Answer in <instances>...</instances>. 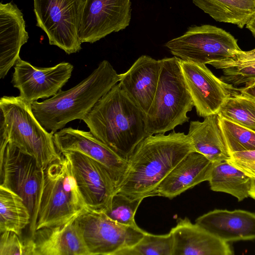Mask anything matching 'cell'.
<instances>
[{
	"mask_svg": "<svg viewBox=\"0 0 255 255\" xmlns=\"http://www.w3.org/2000/svg\"><path fill=\"white\" fill-rule=\"evenodd\" d=\"M227 161L252 178H255V150L231 154Z\"/></svg>",
	"mask_w": 255,
	"mask_h": 255,
	"instance_id": "obj_33",
	"label": "cell"
},
{
	"mask_svg": "<svg viewBox=\"0 0 255 255\" xmlns=\"http://www.w3.org/2000/svg\"><path fill=\"white\" fill-rule=\"evenodd\" d=\"M142 200V199H131L121 193H116L109 206L103 212L119 224L137 227L134 216Z\"/></svg>",
	"mask_w": 255,
	"mask_h": 255,
	"instance_id": "obj_29",
	"label": "cell"
},
{
	"mask_svg": "<svg viewBox=\"0 0 255 255\" xmlns=\"http://www.w3.org/2000/svg\"><path fill=\"white\" fill-rule=\"evenodd\" d=\"M145 115L119 83L95 105L83 119L90 131L128 162L146 136Z\"/></svg>",
	"mask_w": 255,
	"mask_h": 255,
	"instance_id": "obj_2",
	"label": "cell"
},
{
	"mask_svg": "<svg viewBox=\"0 0 255 255\" xmlns=\"http://www.w3.org/2000/svg\"><path fill=\"white\" fill-rule=\"evenodd\" d=\"M31 216L22 199L10 189L0 186V233L8 231L20 236L30 224Z\"/></svg>",
	"mask_w": 255,
	"mask_h": 255,
	"instance_id": "obj_25",
	"label": "cell"
},
{
	"mask_svg": "<svg viewBox=\"0 0 255 255\" xmlns=\"http://www.w3.org/2000/svg\"><path fill=\"white\" fill-rule=\"evenodd\" d=\"M220 124L231 154L255 150V131L221 118Z\"/></svg>",
	"mask_w": 255,
	"mask_h": 255,
	"instance_id": "obj_28",
	"label": "cell"
},
{
	"mask_svg": "<svg viewBox=\"0 0 255 255\" xmlns=\"http://www.w3.org/2000/svg\"><path fill=\"white\" fill-rule=\"evenodd\" d=\"M203 122L191 121L188 136L194 150L213 163L228 160L231 153L220 124L218 114L204 118Z\"/></svg>",
	"mask_w": 255,
	"mask_h": 255,
	"instance_id": "obj_22",
	"label": "cell"
},
{
	"mask_svg": "<svg viewBox=\"0 0 255 255\" xmlns=\"http://www.w3.org/2000/svg\"><path fill=\"white\" fill-rule=\"evenodd\" d=\"M208 181L212 191L229 194L239 201L250 197L252 178L227 161L213 163Z\"/></svg>",
	"mask_w": 255,
	"mask_h": 255,
	"instance_id": "obj_24",
	"label": "cell"
},
{
	"mask_svg": "<svg viewBox=\"0 0 255 255\" xmlns=\"http://www.w3.org/2000/svg\"><path fill=\"white\" fill-rule=\"evenodd\" d=\"M120 79L111 64L104 60L87 78L74 87L60 90L51 98L31 103L32 111L48 131L55 133L75 120L86 117L97 102Z\"/></svg>",
	"mask_w": 255,
	"mask_h": 255,
	"instance_id": "obj_3",
	"label": "cell"
},
{
	"mask_svg": "<svg viewBox=\"0 0 255 255\" xmlns=\"http://www.w3.org/2000/svg\"><path fill=\"white\" fill-rule=\"evenodd\" d=\"M224 76L220 79L232 86L246 83V86L255 81V65L233 67L223 70Z\"/></svg>",
	"mask_w": 255,
	"mask_h": 255,
	"instance_id": "obj_32",
	"label": "cell"
},
{
	"mask_svg": "<svg viewBox=\"0 0 255 255\" xmlns=\"http://www.w3.org/2000/svg\"><path fill=\"white\" fill-rule=\"evenodd\" d=\"M246 27L249 29L255 37V15L247 24Z\"/></svg>",
	"mask_w": 255,
	"mask_h": 255,
	"instance_id": "obj_35",
	"label": "cell"
},
{
	"mask_svg": "<svg viewBox=\"0 0 255 255\" xmlns=\"http://www.w3.org/2000/svg\"><path fill=\"white\" fill-rule=\"evenodd\" d=\"M165 46L182 60L204 65L225 59L241 50L229 32L209 24L192 26Z\"/></svg>",
	"mask_w": 255,
	"mask_h": 255,
	"instance_id": "obj_7",
	"label": "cell"
},
{
	"mask_svg": "<svg viewBox=\"0 0 255 255\" xmlns=\"http://www.w3.org/2000/svg\"><path fill=\"white\" fill-rule=\"evenodd\" d=\"M75 220L36 230L31 235L36 255H89Z\"/></svg>",
	"mask_w": 255,
	"mask_h": 255,
	"instance_id": "obj_21",
	"label": "cell"
},
{
	"mask_svg": "<svg viewBox=\"0 0 255 255\" xmlns=\"http://www.w3.org/2000/svg\"><path fill=\"white\" fill-rule=\"evenodd\" d=\"M23 14L11 3H0V78H4L19 59L21 46L27 42Z\"/></svg>",
	"mask_w": 255,
	"mask_h": 255,
	"instance_id": "obj_20",
	"label": "cell"
},
{
	"mask_svg": "<svg viewBox=\"0 0 255 255\" xmlns=\"http://www.w3.org/2000/svg\"><path fill=\"white\" fill-rule=\"evenodd\" d=\"M130 6V0H86L78 31L80 42L92 43L126 28Z\"/></svg>",
	"mask_w": 255,
	"mask_h": 255,
	"instance_id": "obj_13",
	"label": "cell"
},
{
	"mask_svg": "<svg viewBox=\"0 0 255 255\" xmlns=\"http://www.w3.org/2000/svg\"><path fill=\"white\" fill-rule=\"evenodd\" d=\"M216 69H226L233 67H244L255 65V48L250 51L242 50L235 51L225 59L211 63Z\"/></svg>",
	"mask_w": 255,
	"mask_h": 255,
	"instance_id": "obj_31",
	"label": "cell"
},
{
	"mask_svg": "<svg viewBox=\"0 0 255 255\" xmlns=\"http://www.w3.org/2000/svg\"><path fill=\"white\" fill-rule=\"evenodd\" d=\"M173 238L171 231L164 235L146 232L141 239L120 255H173Z\"/></svg>",
	"mask_w": 255,
	"mask_h": 255,
	"instance_id": "obj_27",
	"label": "cell"
},
{
	"mask_svg": "<svg viewBox=\"0 0 255 255\" xmlns=\"http://www.w3.org/2000/svg\"><path fill=\"white\" fill-rule=\"evenodd\" d=\"M194 151L190 138L184 132L173 130L167 135L146 136L131 155L124 179L116 193L131 199L155 196L163 179Z\"/></svg>",
	"mask_w": 255,
	"mask_h": 255,
	"instance_id": "obj_1",
	"label": "cell"
},
{
	"mask_svg": "<svg viewBox=\"0 0 255 255\" xmlns=\"http://www.w3.org/2000/svg\"><path fill=\"white\" fill-rule=\"evenodd\" d=\"M89 255H120L137 244L146 231L119 224L103 212L88 210L75 220Z\"/></svg>",
	"mask_w": 255,
	"mask_h": 255,
	"instance_id": "obj_9",
	"label": "cell"
},
{
	"mask_svg": "<svg viewBox=\"0 0 255 255\" xmlns=\"http://www.w3.org/2000/svg\"><path fill=\"white\" fill-rule=\"evenodd\" d=\"M156 91L145 115V130L148 135L165 133L188 122L187 114L194 107L180 66V59L165 58Z\"/></svg>",
	"mask_w": 255,
	"mask_h": 255,
	"instance_id": "obj_6",
	"label": "cell"
},
{
	"mask_svg": "<svg viewBox=\"0 0 255 255\" xmlns=\"http://www.w3.org/2000/svg\"><path fill=\"white\" fill-rule=\"evenodd\" d=\"M0 255H36L35 247L31 238L22 239L11 231L0 233Z\"/></svg>",
	"mask_w": 255,
	"mask_h": 255,
	"instance_id": "obj_30",
	"label": "cell"
},
{
	"mask_svg": "<svg viewBox=\"0 0 255 255\" xmlns=\"http://www.w3.org/2000/svg\"><path fill=\"white\" fill-rule=\"evenodd\" d=\"M0 145L9 142L33 156L43 170L60 159L52 132L47 131L35 117L31 103L19 96L0 100Z\"/></svg>",
	"mask_w": 255,
	"mask_h": 255,
	"instance_id": "obj_5",
	"label": "cell"
},
{
	"mask_svg": "<svg viewBox=\"0 0 255 255\" xmlns=\"http://www.w3.org/2000/svg\"><path fill=\"white\" fill-rule=\"evenodd\" d=\"M195 223L226 242L255 240V213L246 210L215 209Z\"/></svg>",
	"mask_w": 255,
	"mask_h": 255,
	"instance_id": "obj_18",
	"label": "cell"
},
{
	"mask_svg": "<svg viewBox=\"0 0 255 255\" xmlns=\"http://www.w3.org/2000/svg\"><path fill=\"white\" fill-rule=\"evenodd\" d=\"M11 82L19 96L31 103L56 95L70 78L73 66L62 62L50 67H37L19 58L14 65Z\"/></svg>",
	"mask_w": 255,
	"mask_h": 255,
	"instance_id": "obj_12",
	"label": "cell"
},
{
	"mask_svg": "<svg viewBox=\"0 0 255 255\" xmlns=\"http://www.w3.org/2000/svg\"><path fill=\"white\" fill-rule=\"evenodd\" d=\"M195 5L218 22L243 28L255 15V0H192Z\"/></svg>",
	"mask_w": 255,
	"mask_h": 255,
	"instance_id": "obj_23",
	"label": "cell"
},
{
	"mask_svg": "<svg viewBox=\"0 0 255 255\" xmlns=\"http://www.w3.org/2000/svg\"><path fill=\"white\" fill-rule=\"evenodd\" d=\"M86 0H34L36 25L50 45L70 54L81 49L78 28Z\"/></svg>",
	"mask_w": 255,
	"mask_h": 255,
	"instance_id": "obj_8",
	"label": "cell"
},
{
	"mask_svg": "<svg viewBox=\"0 0 255 255\" xmlns=\"http://www.w3.org/2000/svg\"><path fill=\"white\" fill-rule=\"evenodd\" d=\"M171 232L173 255H232L231 246L187 217L178 218Z\"/></svg>",
	"mask_w": 255,
	"mask_h": 255,
	"instance_id": "obj_17",
	"label": "cell"
},
{
	"mask_svg": "<svg viewBox=\"0 0 255 255\" xmlns=\"http://www.w3.org/2000/svg\"><path fill=\"white\" fill-rule=\"evenodd\" d=\"M241 94L255 100V81L239 89Z\"/></svg>",
	"mask_w": 255,
	"mask_h": 255,
	"instance_id": "obj_34",
	"label": "cell"
},
{
	"mask_svg": "<svg viewBox=\"0 0 255 255\" xmlns=\"http://www.w3.org/2000/svg\"><path fill=\"white\" fill-rule=\"evenodd\" d=\"M218 114L255 131V100L240 95H230L222 105Z\"/></svg>",
	"mask_w": 255,
	"mask_h": 255,
	"instance_id": "obj_26",
	"label": "cell"
},
{
	"mask_svg": "<svg viewBox=\"0 0 255 255\" xmlns=\"http://www.w3.org/2000/svg\"><path fill=\"white\" fill-rule=\"evenodd\" d=\"M213 163L192 151L185 157L161 182L155 196L172 199L199 183L208 181Z\"/></svg>",
	"mask_w": 255,
	"mask_h": 255,
	"instance_id": "obj_19",
	"label": "cell"
},
{
	"mask_svg": "<svg viewBox=\"0 0 255 255\" xmlns=\"http://www.w3.org/2000/svg\"><path fill=\"white\" fill-rule=\"evenodd\" d=\"M180 66L197 115L205 118L218 114L232 86L216 77L204 64L180 59Z\"/></svg>",
	"mask_w": 255,
	"mask_h": 255,
	"instance_id": "obj_15",
	"label": "cell"
},
{
	"mask_svg": "<svg viewBox=\"0 0 255 255\" xmlns=\"http://www.w3.org/2000/svg\"><path fill=\"white\" fill-rule=\"evenodd\" d=\"M53 139L59 153L78 152L102 165L109 174L117 192L128 169V161L98 139L90 131L71 127L63 128L54 133Z\"/></svg>",
	"mask_w": 255,
	"mask_h": 255,
	"instance_id": "obj_11",
	"label": "cell"
},
{
	"mask_svg": "<svg viewBox=\"0 0 255 255\" xmlns=\"http://www.w3.org/2000/svg\"><path fill=\"white\" fill-rule=\"evenodd\" d=\"M161 66V60L142 55L127 72L120 74V86L144 115L153 100Z\"/></svg>",
	"mask_w": 255,
	"mask_h": 255,
	"instance_id": "obj_16",
	"label": "cell"
},
{
	"mask_svg": "<svg viewBox=\"0 0 255 255\" xmlns=\"http://www.w3.org/2000/svg\"><path fill=\"white\" fill-rule=\"evenodd\" d=\"M43 171L33 156L13 144L7 142L0 147V186L10 189L22 199L31 218L37 203Z\"/></svg>",
	"mask_w": 255,
	"mask_h": 255,
	"instance_id": "obj_10",
	"label": "cell"
},
{
	"mask_svg": "<svg viewBox=\"0 0 255 255\" xmlns=\"http://www.w3.org/2000/svg\"><path fill=\"white\" fill-rule=\"evenodd\" d=\"M61 154L70 160L79 191L89 210L103 212L109 206L116 189L106 169L89 157L75 151Z\"/></svg>",
	"mask_w": 255,
	"mask_h": 255,
	"instance_id": "obj_14",
	"label": "cell"
},
{
	"mask_svg": "<svg viewBox=\"0 0 255 255\" xmlns=\"http://www.w3.org/2000/svg\"><path fill=\"white\" fill-rule=\"evenodd\" d=\"M89 210L79 191L69 158L60 159L43 171V178L30 224L31 235L46 227L64 225Z\"/></svg>",
	"mask_w": 255,
	"mask_h": 255,
	"instance_id": "obj_4",
	"label": "cell"
},
{
	"mask_svg": "<svg viewBox=\"0 0 255 255\" xmlns=\"http://www.w3.org/2000/svg\"><path fill=\"white\" fill-rule=\"evenodd\" d=\"M249 194L250 197L255 200V178H252V186Z\"/></svg>",
	"mask_w": 255,
	"mask_h": 255,
	"instance_id": "obj_36",
	"label": "cell"
}]
</instances>
